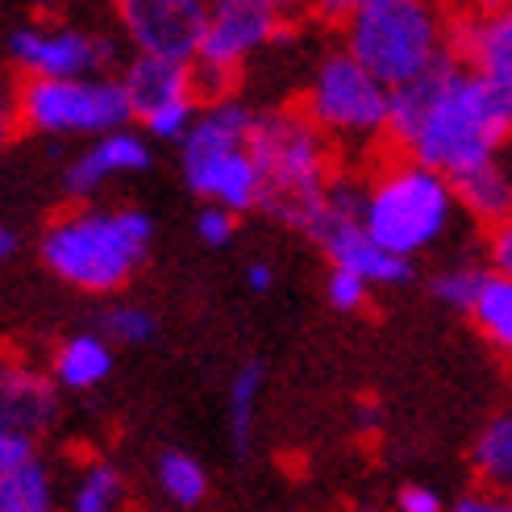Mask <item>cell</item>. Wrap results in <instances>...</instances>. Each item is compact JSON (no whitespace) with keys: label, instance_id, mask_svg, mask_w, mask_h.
<instances>
[{"label":"cell","instance_id":"cell-1","mask_svg":"<svg viewBox=\"0 0 512 512\" xmlns=\"http://www.w3.org/2000/svg\"><path fill=\"white\" fill-rule=\"evenodd\" d=\"M388 130L404 146L408 163L458 184L500 163L512 130V92L446 59L425 80L392 92Z\"/></svg>","mask_w":512,"mask_h":512},{"label":"cell","instance_id":"cell-2","mask_svg":"<svg viewBox=\"0 0 512 512\" xmlns=\"http://www.w3.org/2000/svg\"><path fill=\"white\" fill-rule=\"evenodd\" d=\"M155 246V217L134 204L117 209H75L46 225L38 254L46 271L67 288L92 296L121 292Z\"/></svg>","mask_w":512,"mask_h":512},{"label":"cell","instance_id":"cell-3","mask_svg":"<svg viewBox=\"0 0 512 512\" xmlns=\"http://www.w3.org/2000/svg\"><path fill=\"white\" fill-rule=\"evenodd\" d=\"M346 55L375 84L400 92L450 59V30L421 0H358L346 17Z\"/></svg>","mask_w":512,"mask_h":512},{"label":"cell","instance_id":"cell-4","mask_svg":"<svg viewBox=\"0 0 512 512\" xmlns=\"http://www.w3.org/2000/svg\"><path fill=\"white\" fill-rule=\"evenodd\" d=\"M259 113L238 105V100H221V105L200 109L188 138L179 142V171H184L188 188L204 200L217 204L225 213H250L267 204V179L263 167L250 150V130Z\"/></svg>","mask_w":512,"mask_h":512},{"label":"cell","instance_id":"cell-5","mask_svg":"<svg viewBox=\"0 0 512 512\" xmlns=\"http://www.w3.org/2000/svg\"><path fill=\"white\" fill-rule=\"evenodd\" d=\"M454 192L442 175H433L417 163H396L371 179V188L358 200V225L363 234L396 254V259L417 263L433 250L454 225Z\"/></svg>","mask_w":512,"mask_h":512},{"label":"cell","instance_id":"cell-6","mask_svg":"<svg viewBox=\"0 0 512 512\" xmlns=\"http://www.w3.org/2000/svg\"><path fill=\"white\" fill-rule=\"evenodd\" d=\"M17 100V125L46 138H105L130 130L134 109L117 75L96 80H25Z\"/></svg>","mask_w":512,"mask_h":512},{"label":"cell","instance_id":"cell-7","mask_svg":"<svg viewBox=\"0 0 512 512\" xmlns=\"http://www.w3.org/2000/svg\"><path fill=\"white\" fill-rule=\"evenodd\" d=\"M250 150L267 179V204L292 213L329 188V146L309 117H263L250 130Z\"/></svg>","mask_w":512,"mask_h":512},{"label":"cell","instance_id":"cell-8","mask_svg":"<svg viewBox=\"0 0 512 512\" xmlns=\"http://www.w3.org/2000/svg\"><path fill=\"white\" fill-rule=\"evenodd\" d=\"M388 105H392V92L375 84L346 50H334V55L321 59V67L313 75L309 125L321 138L325 134L371 138L379 130H388Z\"/></svg>","mask_w":512,"mask_h":512},{"label":"cell","instance_id":"cell-9","mask_svg":"<svg viewBox=\"0 0 512 512\" xmlns=\"http://www.w3.org/2000/svg\"><path fill=\"white\" fill-rule=\"evenodd\" d=\"M5 55L30 80H96L109 75L117 46L84 25H17L5 38Z\"/></svg>","mask_w":512,"mask_h":512},{"label":"cell","instance_id":"cell-10","mask_svg":"<svg viewBox=\"0 0 512 512\" xmlns=\"http://www.w3.org/2000/svg\"><path fill=\"white\" fill-rule=\"evenodd\" d=\"M279 34V9L267 0H221L204 9V30L196 46V67L234 75L254 50H263Z\"/></svg>","mask_w":512,"mask_h":512},{"label":"cell","instance_id":"cell-11","mask_svg":"<svg viewBox=\"0 0 512 512\" xmlns=\"http://www.w3.org/2000/svg\"><path fill=\"white\" fill-rule=\"evenodd\" d=\"M50 417L55 388L21 367H0V475L38 463V438Z\"/></svg>","mask_w":512,"mask_h":512},{"label":"cell","instance_id":"cell-12","mask_svg":"<svg viewBox=\"0 0 512 512\" xmlns=\"http://www.w3.org/2000/svg\"><path fill=\"white\" fill-rule=\"evenodd\" d=\"M204 9L209 5H200V0H125L117 13L138 55L192 63L204 30Z\"/></svg>","mask_w":512,"mask_h":512},{"label":"cell","instance_id":"cell-13","mask_svg":"<svg viewBox=\"0 0 512 512\" xmlns=\"http://www.w3.org/2000/svg\"><path fill=\"white\" fill-rule=\"evenodd\" d=\"M155 163V146H150L138 130H117L105 138H92L80 155L67 163L63 188L71 196H96L105 184H113L117 175H142Z\"/></svg>","mask_w":512,"mask_h":512},{"label":"cell","instance_id":"cell-14","mask_svg":"<svg viewBox=\"0 0 512 512\" xmlns=\"http://www.w3.org/2000/svg\"><path fill=\"white\" fill-rule=\"evenodd\" d=\"M450 46H458L454 63L471 67L488 84L512 92V13L488 9L450 30Z\"/></svg>","mask_w":512,"mask_h":512},{"label":"cell","instance_id":"cell-15","mask_svg":"<svg viewBox=\"0 0 512 512\" xmlns=\"http://www.w3.org/2000/svg\"><path fill=\"white\" fill-rule=\"evenodd\" d=\"M125 96H130L134 117H146L163 105H179V100H192V71L188 63H171V59H150V55H134V63L125 67V75H117Z\"/></svg>","mask_w":512,"mask_h":512},{"label":"cell","instance_id":"cell-16","mask_svg":"<svg viewBox=\"0 0 512 512\" xmlns=\"http://www.w3.org/2000/svg\"><path fill=\"white\" fill-rule=\"evenodd\" d=\"M117 367L113 346L100 334H71L55 350V383L67 392H92L100 388Z\"/></svg>","mask_w":512,"mask_h":512},{"label":"cell","instance_id":"cell-17","mask_svg":"<svg viewBox=\"0 0 512 512\" xmlns=\"http://www.w3.org/2000/svg\"><path fill=\"white\" fill-rule=\"evenodd\" d=\"M267 388V363L263 358H250L234 371L225 392V429H229V446L234 454H250L254 446V421H259V400Z\"/></svg>","mask_w":512,"mask_h":512},{"label":"cell","instance_id":"cell-18","mask_svg":"<svg viewBox=\"0 0 512 512\" xmlns=\"http://www.w3.org/2000/svg\"><path fill=\"white\" fill-rule=\"evenodd\" d=\"M155 483L163 500L175 508H200L204 496H209V471L188 450H163L155 463Z\"/></svg>","mask_w":512,"mask_h":512},{"label":"cell","instance_id":"cell-19","mask_svg":"<svg viewBox=\"0 0 512 512\" xmlns=\"http://www.w3.org/2000/svg\"><path fill=\"white\" fill-rule=\"evenodd\" d=\"M467 313L479 325V334L488 338L496 350H508L512 346V279L488 271Z\"/></svg>","mask_w":512,"mask_h":512},{"label":"cell","instance_id":"cell-20","mask_svg":"<svg viewBox=\"0 0 512 512\" xmlns=\"http://www.w3.org/2000/svg\"><path fill=\"white\" fill-rule=\"evenodd\" d=\"M454 204H463L467 213H475L479 221H504L508 217V204H512V184H508V171L504 163L488 167V171H475L467 179L450 184Z\"/></svg>","mask_w":512,"mask_h":512},{"label":"cell","instance_id":"cell-21","mask_svg":"<svg viewBox=\"0 0 512 512\" xmlns=\"http://www.w3.org/2000/svg\"><path fill=\"white\" fill-rule=\"evenodd\" d=\"M471 463L479 471V479L492 488H508L512 483V417L500 413L479 429V438L471 446Z\"/></svg>","mask_w":512,"mask_h":512},{"label":"cell","instance_id":"cell-22","mask_svg":"<svg viewBox=\"0 0 512 512\" xmlns=\"http://www.w3.org/2000/svg\"><path fill=\"white\" fill-rule=\"evenodd\" d=\"M125 496H130L125 471L113 463H92L71 488V512H121Z\"/></svg>","mask_w":512,"mask_h":512},{"label":"cell","instance_id":"cell-23","mask_svg":"<svg viewBox=\"0 0 512 512\" xmlns=\"http://www.w3.org/2000/svg\"><path fill=\"white\" fill-rule=\"evenodd\" d=\"M0 512H59L55 479L42 463L0 475Z\"/></svg>","mask_w":512,"mask_h":512},{"label":"cell","instance_id":"cell-24","mask_svg":"<svg viewBox=\"0 0 512 512\" xmlns=\"http://www.w3.org/2000/svg\"><path fill=\"white\" fill-rule=\"evenodd\" d=\"M100 338L109 346H150L159 338V317L146 309V304H117V309L105 313V329Z\"/></svg>","mask_w":512,"mask_h":512},{"label":"cell","instance_id":"cell-25","mask_svg":"<svg viewBox=\"0 0 512 512\" xmlns=\"http://www.w3.org/2000/svg\"><path fill=\"white\" fill-rule=\"evenodd\" d=\"M483 275H488V271L475 267V263H450L442 271H433L429 292H433V300H438V304H446V309L467 313L475 292H479V284H483Z\"/></svg>","mask_w":512,"mask_h":512},{"label":"cell","instance_id":"cell-26","mask_svg":"<svg viewBox=\"0 0 512 512\" xmlns=\"http://www.w3.org/2000/svg\"><path fill=\"white\" fill-rule=\"evenodd\" d=\"M196 113H200L196 100L163 105V109H155V113L138 117V121H142V130H138V134H142L146 142H184L188 130H192V121H196Z\"/></svg>","mask_w":512,"mask_h":512},{"label":"cell","instance_id":"cell-27","mask_svg":"<svg viewBox=\"0 0 512 512\" xmlns=\"http://www.w3.org/2000/svg\"><path fill=\"white\" fill-rule=\"evenodd\" d=\"M325 300H329V309H334V313H363L371 304V288L363 284V279H354L350 271L329 267V275H325Z\"/></svg>","mask_w":512,"mask_h":512},{"label":"cell","instance_id":"cell-28","mask_svg":"<svg viewBox=\"0 0 512 512\" xmlns=\"http://www.w3.org/2000/svg\"><path fill=\"white\" fill-rule=\"evenodd\" d=\"M234 234H238V217H234V213L217 209V204H204V209L196 213V238H200L204 246L221 250V246L234 242Z\"/></svg>","mask_w":512,"mask_h":512},{"label":"cell","instance_id":"cell-29","mask_svg":"<svg viewBox=\"0 0 512 512\" xmlns=\"http://www.w3.org/2000/svg\"><path fill=\"white\" fill-rule=\"evenodd\" d=\"M396 512H446V500L429 483H404L396 492Z\"/></svg>","mask_w":512,"mask_h":512},{"label":"cell","instance_id":"cell-30","mask_svg":"<svg viewBox=\"0 0 512 512\" xmlns=\"http://www.w3.org/2000/svg\"><path fill=\"white\" fill-rule=\"evenodd\" d=\"M450 512H512L504 492H467L463 500H454Z\"/></svg>","mask_w":512,"mask_h":512},{"label":"cell","instance_id":"cell-31","mask_svg":"<svg viewBox=\"0 0 512 512\" xmlns=\"http://www.w3.org/2000/svg\"><path fill=\"white\" fill-rule=\"evenodd\" d=\"M488 254H492V275H508L512 271V229L508 225H500L492 234Z\"/></svg>","mask_w":512,"mask_h":512},{"label":"cell","instance_id":"cell-32","mask_svg":"<svg viewBox=\"0 0 512 512\" xmlns=\"http://www.w3.org/2000/svg\"><path fill=\"white\" fill-rule=\"evenodd\" d=\"M13 134H17V100L0 88V146H9Z\"/></svg>","mask_w":512,"mask_h":512},{"label":"cell","instance_id":"cell-33","mask_svg":"<svg viewBox=\"0 0 512 512\" xmlns=\"http://www.w3.org/2000/svg\"><path fill=\"white\" fill-rule=\"evenodd\" d=\"M271 284H275V267L271 263H250L246 267V288L250 292H271Z\"/></svg>","mask_w":512,"mask_h":512},{"label":"cell","instance_id":"cell-34","mask_svg":"<svg viewBox=\"0 0 512 512\" xmlns=\"http://www.w3.org/2000/svg\"><path fill=\"white\" fill-rule=\"evenodd\" d=\"M17 250H21V234H17L13 225H5V221H0V263H5V259H13Z\"/></svg>","mask_w":512,"mask_h":512}]
</instances>
